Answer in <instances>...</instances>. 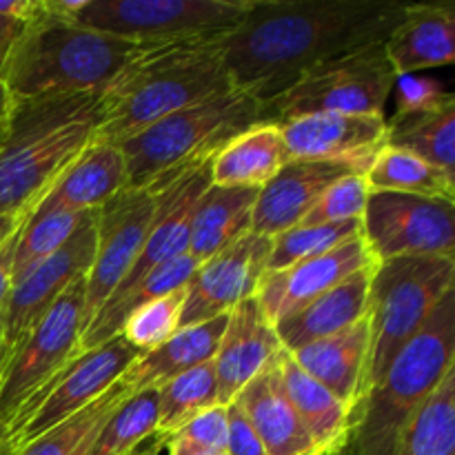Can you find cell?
<instances>
[{
  "instance_id": "cell-16",
  "label": "cell",
  "mask_w": 455,
  "mask_h": 455,
  "mask_svg": "<svg viewBox=\"0 0 455 455\" xmlns=\"http://www.w3.org/2000/svg\"><path fill=\"white\" fill-rule=\"evenodd\" d=\"M280 132L287 160L340 164L363 176L389 142L385 116L311 114L283 123Z\"/></svg>"
},
{
  "instance_id": "cell-9",
  "label": "cell",
  "mask_w": 455,
  "mask_h": 455,
  "mask_svg": "<svg viewBox=\"0 0 455 455\" xmlns=\"http://www.w3.org/2000/svg\"><path fill=\"white\" fill-rule=\"evenodd\" d=\"M251 0H89L74 22L140 44L218 38L234 29Z\"/></svg>"
},
{
  "instance_id": "cell-18",
  "label": "cell",
  "mask_w": 455,
  "mask_h": 455,
  "mask_svg": "<svg viewBox=\"0 0 455 455\" xmlns=\"http://www.w3.org/2000/svg\"><path fill=\"white\" fill-rule=\"evenodd\" d=\"M283 351L274 324L262 314L258 298L240 302L227 318L213 367L218 378V404H231L235 395L269 367Z\"/></svg>"
},
{
  "instance_id": "cell-29",
  "label": "cell",
  "mask_w": 455,
  "mask_h": 455,
  "mask_svg": "<svg viewBox=\"0 0 455 455\" xmlns=\"http://www.w3.org/2000/svg\"><path fill=\"white\" fill-rule=\"evenodd\" d=\"M258 191L260 189L209 187L196 207L187 253L203 265L247 235L251 231Z\"/></svg>"
},
{
  "instance_id": "cell-4",
  "label": "cell",
  "mask_w": 455,
  "mask_h": 455,
  "mask_svg": "<svg viewBox=\"0 0 455 455\" xmlns=\"http://www.w3.org/2000/svg\"><path fill=\"white\" fill-rule=\"evenodd\" d=\"M140 47V43L53 16L43 3V12L25 22L9 49L0 80L13 102L96 93L109 87Z\"/></svg>"
},
{
  "instance_id": "cell-32",
  "label": "cell",
  "mask_w": 455,
  "mask_h": 455,
  "mask_svg": "<svg viewBox=\"0 0 455 455\" xmlns=\"http://www.w3.org/2000/svg\"><path fill=\"white\" fill-rule=\"evenodd\" d=\"M124 400L127 398L111 385L96 403L52 427L31 443L22 444L12 455H89L107 420L118 411Z\"/></svg>"
},
{
  "instance_id": "cell-31",
  "label": "cell",
  "mask_w": 455,
  "mask_h": 455,
  "mask_svg": "<svg viewBox=\"0 0 455 455\" xmlns=\"http://www.w3.org/2000/svg\"><path fill=\"white\" fill-rule=\"evenodd\" d=\"M369 194H411L429 198H453V189L444 173L427 163L422 156L387 142L364 172Z\"/></svg>"
},
{
  "instance_id": "cell-11",
  "label": "cell",
  "mask_w": 455,
  "mask_h": 455,
  "mask_svg": "<svg viewBox=\"0 0 455 455\" xmlns=\"http://www.w3.org/2000/svg\"><path fill=\"white\" fill-rule=\"evenodd\" d=\"M187 172L169 173L145 187H127L98 209L96 258L84 280L83 331L136 265L142 244L158 218L164 189Z\"/></svg>"
},
{
  "instance_id": "cell-22",
  "label": "cell",
  "mask_w": 455,
  "mask_h": 455,
  "mask_svg": "<svg viewBox=\"0 0 455 455\" xmlns=\"http://www.w3.org/2000/svg\"><path fill=\"white\" fill-rule=\"evenodd\" d=\"M385 47L398 78L413 76V71L453 65L455 0L407 4L403 20L389 36Z\"/></svg>"
},
{
  "instance_id": "cell-28",
  "label": "cell",
  "mask_w": 455,
  "mask_h": 455,
  "mask_svg": "<svg viewBox=\"0 0 455 455\" xmlns=\"http://www.w3.org/2000/svg\"><path fill=\"white\" fill-rule=\"evenodd\" d=\"M287 163L283 132L275 123H258L212 158L213 187L262 189Z\"/></svg>"
},
{
  "instance_id": "cell-30",
  "label": "cell",
  "mask_w": 455,
  "mask_h": 455,
  "mask_svg": "<svg viewBox=\"0 0 455 455\" xmlns=\"http://www.w3.org/2000/svg\"><path fill=\"white\" fill-rule=\"evenodd\" d=\"M387 124L389 145L422 156L444 173L455 194V93H444L443 100L427 111L395 114Z\"/></svg>"
},
{
  "instance_id": "cell-43",
  "label": "cell",
  "mask_w": 455,
  "mask_h": 455,
  "mask_svg": "<svg viewBox=\"0 0 455 455\" xmlns=\"http://www.w3.org/2000/svg\"><path fill=\"white\" fill-rule=\"evenodd\" d=\"M43 12V0H0V18L29 22Z\"/></svg>"
},
{
  "instance_id": "cell-5",
  "label": "cell",
  "mask_w": 455,
  "mask_h": 455,
  "mask_svg": "<svg viewBox=\"0 0 455 455\" xmlns=\"http://www.w3.org/2000/svg\"><path fill=\"white\" fill-rule=\"evenodd\" d=\"M453 364L455 284L351 411L349 434L338 455L394 453L403 431L443 385Z\"/></svg>"
},
{
  "instance_id": "cell-19",
  "label": "cell",
  "mask_w": 455,
  "mask_h": 455,
  "mask_svg": "<svg viewBox=\"0 0 455 455\" xmlns=\"http://www.w3.org/2000/svg\"><path fill=\"white\" fill-rule=\"evenodd\" d=\"M354 169L309 160H287L284 167L258 191L253 207L251 231L258 235H274L300 225L329 185ZM363 176V173H360Z\"/></svg>"
},
{
  "instance_id": "cell-44",
  "label": "cell",
  "mask_w": 455,
  "mask_h": 455,
  "mask_svg": "<svg viewBox=\"0 0 455 455\" xmlns=\"http://www.w3.org/2000/svg\"><path fill=\"white\" fill-rule=\"evenodd\" d=\"M18 234L0 249V311H3L7 293L12 289V269H13V251H16Z\"/></svg>"
},
{
  "instance_id": "cell-41",
  "label": "cell",
  "mask_w": 455,
  "mask_h": 455,
  "mask_svg": "<svg viewBox=\"0 0 455 455\" xmlns=\"http://www.w3.org/2000/svg\"><path fill=\"white\" fill-rule=\"evenodd\" d=\"M398 111L395 114H418L427 111L444 98L443 84L431 78H418V76H400L398 83Z\"/></svg>"
},
{
  "instance_id": "cell-37",
  "label": "cell",
  "mask_w": 455,
  "mask_h": 455,
  "mask_svg": "<svg viewBox=\"0 0 455 455\" xmlns=\"http://www.w3.org/2000/svg\"><path fill=\"white\" fill-rule=\"evenodd\" d=\"M358 235H363V220L291 227V229L271 238V256L267 274L298 265V262L309 260V258L323 256V253L336 249L338 244L358 238Z\"/></svg>"
},
{
  "instance_id": "cell-13",
  "label": "cell",
  "mask_w": 455,
  "mask_h": 455,
  "mask_svg": "<svg viewBox=\"0 0 455 455\" xmlns=\"http://www.w3.org/2000/svg\"><path fill=\"white\" fill-rule=\"evenodd\" d=\"M363 238L378 262L403 256L455 260V200L389 191L369 194Z\"/></svg>"
},
{
  "instance_id": "cell-1",
  "label": "cell",
  "mask_w": 455,
  "mask_h": 455,
  "mask_svg": "<svg viewBox=\"0 0 455 455\" xmlns=\"http://www.w3.org/2000/svg\"><path fill=\"white\" fill-rule=\"evenodd\" d=\"M404 7L395 0H251L218 43L234 87L265 107L323 62L387 43Z\"/></svg>"
},
{
  "instance_id": "cell-2",
  "label": "cell",
  "mask_w": 455,
  "mask_h": 455,
  "mask_svg": "<svg viewBox=\"0 0 455 455\" xmlns=\"http://www.w3.org/2000/svg\"><path fill=\"white\" fill-rule=\"evenodd\" d=\"M218 38L142 44L102 89L96 140L123 145L185 107L235 89Z\"/></svg>"
},
{
  "instance_id": "cell-46",
  "label": "cell",
  "mask_w": 455,
  "mask_h": 455,
  "mask_svg": "<svg viewBox=\"0 0 455 455\" xmlns=\"http://www.w3.org/2000/svg\"><path fill=\"white\" fill-rule=\"evenodd\" d=\"M164 447L169 449V455H229L227 451H216V449L200 447V444L189 443V440L182 438H169L164 443Z\"/></svg>"
},
{
  "instance_id": "cell-10",
  "label": "cell",
  "mask_w": 455,
  "mask_h": 455,
  "mask_svg": "<svg viewBox=\"0 0 455 455\" xmlns=\"http://www.w3.org/2000/svg\"><path fill=\"white\" fill-rule=\"evenodd\" d=\"M84 280L71 284L12 349L0 376V429L80 355Z\"/></svg>"
},
{
  "instance_id": "cell-21",
  "label": "cell",
  "mask_w": 455,
  "mask_h": 455,
  "mask_svg": "<svg viewBox=\"0 0 455 455\" xmlns=\"http://www.w3.org/2000/svg\"><path fill=\"white\" fill-rule=\"evenodd\" d=\"M129 187V169L118 145L93 140L53 182L34 212H93Z\"/></svg>"
},
{
  "instance_id": "cell-26",
  "label": "cell",
  "mask_w": 455,
  "mask_h": 455,
  "mask_svg": "<svg viewBox=\"0 0 455 455\" xmlns=\"http://www.w3.org/2000/svg\"><path fill=\"white\" fill-rule=\"evenodd\" d=\"M280 382L289 403L296 409L307 434L318 447L320 455H338L349 434L351 409L340 398L324 389L318 380L302 371L289 351H280L275 358Z\"/></svg>"
},
{
  "instance_id": "cell-25",
  "label": "cell",
  "mask_w": 455,
  "mask_h": 455,
  "mask_svg": "<svg viewBox=\"0 0 455 455\" xmlns=\"http://www.w3.org/2000/svg\"><path fill=\"white\" fill-rule=\"evenodd\" d=\"M376 265L358 271L351 278L342 280L333 289L324 291L309 305L298 309L275 324V333L284 351H296L309 342L333 336L351 324L367 318L369 287Z\"/></svg>"
},
{
  "instance_id": "cell-20",
  "label": "cell",
  "mask_w": 455,
  "mask_h": 455,
  "mask_svg": "<svg viewBox=\"0 0 455 455\" xmlns=\"http://www.w3.org/2000/svg\"><path fill=\"white\" fill-rule=\"evenodd\" d=\"M371 327L369 318L291 351L298 367L354 411L369 391Z\"/></svg>"
},
{
  "instance_id": "cell-24",
  "label": "cell",
  "mask_w": 455,
  "mask_h": 455,
  "mask_svg": "<svg viewBox=\"0 0 455 455\" xmlns=\"http://www.w3.org/2000/svg\"><path fill=\"white\" fill-rule=\"evenodd\" d=\"M227 318L229 314L218 315L209 323L196 324V327L180 329L158 349L138 355L129 364L127 371L114 382V387L129 400L147 389H158L172 378L213 360L222 333H225Z\"/></svg>"
},
{
  "instance_id": "cell-7",
  "label": "cell",
  "mask_w": 455,
  "mask_h": 455,
  "mask_svg": "<svg viewBox=\"0 0 455 455\" xmlns=\"http://www.w3.org/2000/svg\"><path fill=\"white\" fill-rule=\"evenodd\" d=\"M455 284L453 258L403 256L378 262L369 287V389L420 331ZM369 394V391H367Z\"/></svg>"
},
{
  "instance_id": "cell-8",
  "label": "cell",
  "mask_w": 455,
  "mask_h": 455,
  "mask_svg": "<svg viewBox=\"0 0 455 455\" xmlns=\"http://www.w3.org/2000/svg\"><path fill=\"white\" fill-rule=\"evenodd\" d=\"M398 83L385 43L345 53L307 71L291 89L262 107V123L283 124L311 114L385 116Z\"/></svg>"
},
{
  "instance_id": "cell-27",
  "label": "cell",
  "mask_w": 455,
  "mask_h": 455,
  "mask_svg": "<svg viewBox=\"0 0 455 455\" xmlns=\"http://www.w3.org/2000/svg\"><path fill=\"white\" fill-rule=\"evenodd\" d=\"M198 267V260H194L189 253H182V256L156 267L151 274H147L145 278H140L132 287L116 289L107 298L105 305L96 311L92 323L83 331V338H80V354L89 349H96V347L118 338L120 331H123L124 320L133 311L185 287Z\"/></svg>"
},
{
  "instance_id": "cell-49",
  "label": "cell",
  "mask_w": 455,
  "mask_h": 455,
  "mask_svg": "<svg viewBox=\"0 0 455 455\" xmlns=\"http://www.w3.org/2000/svg\"><path fill=\"white\" fill-rule=\"evenodd\" d=\"M9 355H12V347H9L7 342H4L3 333H0V376H3V371H4V364H7Z\"/></svg>"
},
{
  "instance_id": "cell-40",
  "label": "cell",
  "mask_w": 455,
  "mask_h": 455,
  "mask_svg": "<svg viewBox=\"0 0 455 455\" xmlns=\"http://www.w3.org/2000/svg\"><path fill=\"white\" fill-rule=\"evenodd\" d=\"M227 425H229V411H227L225 404H216V407L207 409V411L191 418L185 427H180V429L173 435H169V438H182L189 440V443L194 444H200V447L227 451ZM167 440H164V443H167Z\"/></svg>"
},
{
  "instance_id": "cell-47",
  "label": "cell",
  "mask_w": 455,
  "mask_h": 455,
  "mask_svg": "<svg viewBox=\"0 0 455 455\" xmlns=\"http://www.w3.org/2000/svg\"><path fill=\"white\" fill-rule=\"evenodd\" d=\"M12 109H13V100H12V96H9L4 83L0 80V149H3L4 138H7L9 120H12Z\"/></svg>"
},
{
  "instance_id": "cell-45",
  "label": "cell",
  "mask_w": 455,
  "mask_h": 455,
  "mask_svg": "<svg viewBox=\"0 0 455 455\" xmlns=\"http://www.w3.org/2000/svg\"><path fill=\"white\" fill-rule=\"evenodd\" d=\"M25 22L9 20V18H0V71H3L4 60H7V53L12 49V44L16 43L18 34L22 31Z\"/></svg>"
},
{
  "instance_id": "cell-12",
  "label": "cell",
  "mask_w": 455,
  "mask_h": 455,
  "mask_svg": "<svg viewBox=\"0 0 455 455\" xmlns=\"http://www.w3.org/2000/svg\"><path fill=\"white\" fill-rule=\"evenodd\" d=\"M138 355L123 336L83 351L3 431V455H12L22 444L96 403Z\"/></svg>"
},
{
  "instance_id": "cell-51",
  "label": "cell",
  "mask_w": 455,
  "mask_h": 455,
  "mask_svg": "<svg viewBox=\"0 0 455 455\" xmlns=\"http://www.w3.org/2000/svg\"><path fill=\"white\" fill-rule=\"evenodd\" d=\"M0 455H3V429H0Z\"/></svg>"
},
{
  "instance_id": "cell-34",
  "label": "cell",
  "mask_w": 455,
  "mask_h": 455,
  "mask_svg": "<svg viewBox=\"0 0 455 455\" xmlns=\"http://www.w3.org/2000/svg\"><path fill=\"white\" fill-rule=\"evenodd\" d=\"M391 455H455V364L409 422Z\"/></svg>"
},
{
  "instance_id": "cell-23",
  "label": "cell",
  "mask_w": 455,
  "mask_h": 455,
  "mask_svg": "<svg viewBox=\"0 0 455 455\" xmlns=\"http://www.w3.org/2000/svg\"><path fill=\"white\" fill-rule=\"evenodd\" d=\"M234 403L249 418L267 455H320L284 394L275 360L235 395Z\"/></svg>"
},
{
  "instance_id": "cell-35",
  "label": "cell",
  "mask_w": 455,
  "mask_h": 455,
  "mask_svg": "<svg viewBox=\"0 0 455 455\" xmlns=\"http://www.w3.org/2000/svg\"><path fill=\"white\" fill-rule=\"evenodd\" d=\"M93 212H31L18 231L12 283L56 253Z\"/></svg>"
},
{
  "instance_id": "cell-3",
  "label": "cell",
  "mask_w": 455,
  "mask_h": 455,
  "mask_svg": "<svg viewBox=\"0 0 455 455\" xmlns=\"http://www.w3.org/2000/svg\"><path fill=\"white\" fill-rule=\"evenodd\" d=\"M102 92L13 102L0 149V216H29L96 140Z\"/></svg>"
},
{
  "instance_id": "cell-38",
  "label": "cell",
  "mask_w": 455,
  "mask_h": 455,
  "mask_svg": "<svg viewBox=\"0 0 455 455\" xmlns=\"http://www.w3.org/2000/svg\"><path fill=\"white\" fill-rule=\"evenodd\" d=\"M185 287L140 307V309H136L124 320L120 336L138 354H149V351L158 349L160 345H164L169 338H173L180 331V315L187 296Z\"/></svg>"
},
{
  "instance_id": "cell-6",
  "label": "cell",
  "mask_w": 455,
  "mask_h": 455,
  "mask_svg": "<svg viewBox=\"0 0 455 455\" xmlns=\"http://www.w3.org/2000/svg\"><path fill=\"white\" fill-rule=\"evenodd\" d=\"M258 123L262 102L240 89L185 107L118 145L127 160L129 187L198 167Z\"/></svg>"
},
{
  "instance_id": "cell-39",
  "label": "cell",
  "mask_w": 455,
  "mask_h": 455,
  "mask_svg": "<svg viewBox=\"0 0 455 455\" xmlns=\"http://www.w3.org/2000/svg\"><path fill=\"white\" fill-rule=\"evenodd\" d=\"M369 189L367 182L360 173L338 178L333 185L324 189L318 203L311 207V212L302 218L300 225H331V222H349L363 220L364 207H367ZM298 227V225H296Z\"/></svg>"
},
{
  "instance_id": "cell-17",
  "label": "cell",
  "mask_w": 455,
  "mask_h": 455,
  "mask_svg": "<svg viewBox=\"0 0 455 455\" xmlns=\"http://www.w3.org/2000/svg\"><path fill=\"white\" fill-rule=\"evenodd\" d=\"M378 265L363 235L338 244L323 256L309 258L298 265L269 271L258 289V305L271 324H278L287 315L296 314L324 291L351 278L358 271Z\"/></svg>"
},
{
  "instance_id": "cell-50",
  "label": "cell",
  "mask_w": 455,
  "mask_h": 455,
  "mask_svg": "<svg viewBox=\"0 0 455 455\" xmlns=\"http://www.w3.org/2000/svg\"><path fill=\"white\" fill-rule=\"evenodd\" d=\"M158 453H160V447L154 443V444H149L147 449H142V451H136L133 455H158Z\"/></svg>"
},
{
  "instance_id": "cell-33",
  "label": "cell",
  "mask_w": 455,
  "mask_h": 455,
  "mask_svg": "<svg viewBox=\"0 0 455 455\" xmlns=\"http://www.w3.org/2000/svg\"><path fill=\"white\" fill-rule=\"evenodd\" d=\"M158 434L154 443L163 449L169 435L185 427L191 418L218 404V378L213 360L198 364L158 387Z\"/></svg>"
},
{
  "instance_id": "cell-14",
  "label": "cell",
  "mask_w": 455,
  "mask_h": 455,
  "mask_svg": "<svg viewBox=\"0 0 455 455\" xmlns=\"http://www.w3.org/2000/svg\"><path fill=\"white\" fill-rule=\"evenodd\" d=\"M96 243L98 209L56 253L13 280L0 311V333L12 349L71 284L87 278L96 258Z\"/></svg>"
},
{
  "instance_id": "cell-36",
  "label": "cell",
  "mask_w": 455,
  "mask_h": 455,
  "mask_svg": "<svg viewBox=\"0 0 455 455\" xmlns=\"http://www.w3.org/2000/svg\"><path fill=\"white\" fill-rule=\"evenodd\" d=\"M158 391L147 389L124 400L107 420L89 455H133L142 440L158 434Z\"/></svg>"
},
{
  "instance_id": "cell-42",
  "label": "cell",
  "mask_w": 455,
  "mask_h": 455,
  "mask_svg": "<svg viewBox=\"0 0 455 455\" xmlns=\"http://www.w3.org/2000/svg\"><path fill=\"white\" fill-rule=\"evenodd\" d=\"M229 425H227V453L229 455H267L249 418L235 403L227 404Z\"/></svg>"
},
{
  "instance_id": "cell-52",
  "label": "cell",
  "mask_w": 455,
  "mask_h": 455,
  "mask_svg": "<svg viewBox=\"0 0 455 455\" xmlns=\"http://www.w3.org/2000/svg\"><path fill=\"white\" fill-rule=\"evenodd\" d=\"M453 200H455V194H453Z\"/></svg>"
},
{
  "instance_id": "cell-15",
  "label": "cell",
  "mask_w": 455,
  "mask_h": 455,
  "mask_svg": "<svg viewBox=\"0 0 455 455\" xmlns=\"http://www.w3.org/2000/svg\"><path fill=\"white\" fill-rule=\"evenodd\" d=\"M271 238L249 231L196 269L187 283L180 329L227 315L249 298L258 296L269 269Z\"/></svg>"
},
{
  "instance_id": "cell-48",
  "label": "cell",
  "mask_w": 455,
  "mask_h": 455,
  "mask_svg": "<svg viewBox=\"0 0 455 455\" xmlns=\"http://www.w3.org/2000/svg\"><path fill=\"white\" fill-rule=\"evenodd\" d=\"M27 216H0V249L13 238V235L20 231V227L25 225Z\"/></svg>"
}]
</instances>
